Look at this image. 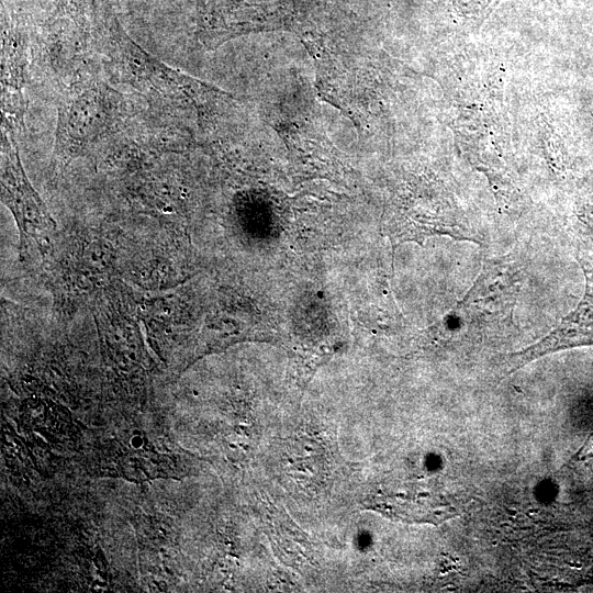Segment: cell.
Masks as SVG:
<instances>
[{
    "label": "cell",
    "instance_id": "1",
    "mask_svg": "<svg viewBox=\"0 0 593 593\" xmlns=\"http://www.w3.org/2000/svg\"><path fill=\"white\" fill-rule=\"evenodd\" d=\"M521 281L516 261L486 260L470 290L441 323L444 333L461 339L505 332L513 323Z\"/></svg>",
    "mask_w": 593,
    "mask_h": 593
},
{
    "label": "cell",
    "instance_id": "2",
    "mask_svg": "<svg viewBox=\"0 0 593 593\" xmlns=\"http://www.w3.org/2000/svg\"><path fill=\"white\" fill-rule=\"evenodd\" d=\"M108 48L113 63L127 82L137 89L197 108L219 98L222 91L189 77L164 64L137 43L121 27L115 18L107 21Z\"/></svg>",
    "mask_w": 593,
    "mask_h": 593
},
{
    "label": "cell",
    "instance_id": "3",
    "mask_svg": "<svg viewBox=\"0 0 593 593\" xmlns=\"http://www.w3.org/2000/svg\"><path fill=\"white\" fill-rule=\"evenodd\" d=\"M299 15L292 3L244 0H205L198 13V37L210 49L253 32L290 30Z\"/></svg>",
    "mask_w": 593,
    "mask_h": 593
},
{
    "label": "cell",
    "instance_id": "4",
    "mask_svg": "<svg viewBox=\"0 0 593 593\" xmlns=\"http://www.w3.org/2000/svg\"><path fill=\"white\" fill-rule=\"evenodd\" d=\"M1 132V200L12 212L20 233L21 249L27 240L38 246L55 231L56 223L22 166L13 132Z\"/></svg>",
    "mask_w": 593,
    "mask_h": 593
},
{
    "label": "cell",
    "instance_id": "5",
    "mask_svg": "<svg viewBox=\"0 0 593 593\" xmlns=\"http://www.w3.org/2000/svg\"><path fill=\"white\" fill-rule=\"evenodd\" d=\"M579 262L585 276V291L579 305L542 339L507 354L502 363L505 374L548 354L593 345V256L581 253Z\"/></svg>",
    "mask_w": 593,
    "mask_h": 593
},
{
    "label": "cell",
    "instance_id": "6",
    "mask_svg": "<svg viewBox=\"0 0 593 593\" xmlns=\"http://www.w3.org/2000/svg\"><path fill=\"white\" fill-rule=\"evenodd\" d=\"M108 101L101 83L89 81L72 87L59 107L56 145L79 146L100 134L110 116Z\"/></svg>",
    "mask_w": 593,
    "mask_h": 593
},
{
    "label": "cell",
    "instance_id": "7",
    "mask_svg": "<svg viewBox=\"0 0 593 593\" xmlns=\"http://www.w3.org/2000/svg\"><path fill=\"white\" fill-rule=\"evenodd\" d=\"M25 44L21 33L7 30L2 41V110L20 123L23 116Z\"/></svg>",
    "mask_w": 593,
    "mask_h": 593
}]
</instances>
